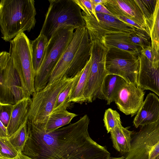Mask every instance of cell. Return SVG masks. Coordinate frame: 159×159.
Instances as JSON below:
<instances>
[{"label": "cell", "mask_w": 159, "mask_h": 159, "mask_svg": "<svg viewBox=\"0 0 159 159\" xmlns=\"http://www.w3.org/2000/svg\"><path fill=\"white\" fill-rule=\"evenodd\" d=\"M91 48V41L85 26L76 28L70 43L52 70L47 85L64 76L70 78L75 77L90 59Z\"/></svg>", "instance_id": "2"}, {"label": "cell", "mask_w": 159, "mask_h": 159, "mask_svg": "<svg viewBox=\"0 0 159 159\" xmlns=\"http://www.w3.org/2000/svg\"><path fill=\"white\" fill-rule=\"evenodd\" d=\"M0 103L14 105L25 97L21 80L9 52L0 53Z\"/></svg>", "instance_id": "8"}, {"label": "cell", "mask_w": 159, "mask_h": 159, "mask_svg": "<svg viewBox=\"0 0 159 159\" xmlns=\"http://www.w3.org/2000/svg\"><path fill=\"white\" fill-rule=\"evenodd\" d=\"M91 65V60L90 57L85 66L81 71L73 87L69 100L70 102L81 104L85 102L84 94L90 74Z\"/></svg>", "instance_id": "22"}, {"label": "cell", "mask_w": 159, "mask_h": 159, "mask_svg": "<svg viewBox=\"0 0 159 159\" xmlns=\"http://www.w3.org/2000/svg\"><path fill=\"white\" fill-rule=\"evenodd\" d=\"M139 65V56L117 48L107 49L106 68L108 74L119 76L137 86Z\"/></svg>", "instance_id": "10"}, {"label": "cell", "mask_w": 159, "mask_h": 159, "mask_svg": "<svg viewBox=\"0 0 159 159\" xmlns=\"http://www.w3.org/2000/svg\"><path fill=\"white\" fill-rule=\"evenodd\" d=\"M145 92L136 85L126 82L115 101L119 110L132 117L136 115L144 101Z\"/></svg>", "instance_id": "13"}, {"label": "cell", "mask_w": 159, "mask_h": 159, "mask_svg": "<svg viewBox=\"0 0 159 159\" xmlns=\"http://www.w3.org/2000/svg\"><path fill=\"white\" fill-rule=\"evenodd\" d=\"M48 42L47 39L40 34L34 40H30L32 59L35 76L44 61Z\"/></svg>", "instance_id": "23"}, {"label": "cell", "mask_w": 159, "mask_h": 159, "mask_svg": "<svg viewBox=\"0 0 159 159\" xmlns=\"http://www.w3.org/2000/svg\"><path fill=\"white\" fill-rule=\"evenodd\" d=\"M0 137H8L7 127L0 121Z\"/></svg>", "instance_id": "35"}, {"label": "cell", "mask_w": 159, "mask_h": 159, "mask_svg": "<svg viewBox=\"0 0 159 159\" xmlns=\"http://www.w3.org/2000/svg\"><path fill=\"white\" fill-rule=\"evenodd\" d=\"M103 4L111 13L121 14L147 30V20L135 0H106Z\"/></svg>", "instance_id": "15"}, {"label": "cell", "mask_w": 159, "mask_h": 159, "mask_svg": "<svg viewBox=\"0 0 159 159\" xmlns=\"http://www.w3.org/2000/svg\"><path fill=\"white\" fill-rule=\"evenodd\" d=\"M126 82L119 76L107 74L103 81L97 98L105 100L107 104L110 105L115 102L120 89Z\"/></svg>", "instance_id": "19"}, {"label": "cell", "mask_w": 159, "mask_h": 159, "mask_svg": "<svg viewBox=\"0 0 159 159\" xmlns=\"http://www.w3.org/2000/svg\"><path fill=\"white\" fill-rule=\"evenodd\" d=\"M74 78L64 76L43 89L34 92L28 115L27 121L34 125L43 123L53 110L60 93Z\"/></svg>", "instance_id": "7"}, {"label": "cell", "mask_w": 159, "mask_h": 159, "mask_svg": "<svg viewBox=\"0 0 159 159\" xmlns=\"http://www.w3.org/2000/svg\"><path fill=\"white\" fill-rule=\"evenodd\" d=\"M129 127H124L121 125L116 126L110 132L114 148L121 154H126L131 148L132 136L133 131Z\"/></svg>", "instance_id": "21"}, {"label": "cell", "mask_w": 159, "mask_h": 159, "mask_svg": "<svg viewBox=\"0 0 159 159\" xmlns=\"http://www.w3.org/2000/svg\"><path fill=\"white\" fill-rule=\"evenodd\" d=\"M155 159H159V155H158L157 157Z\"/></svg>", "instance_id": "38"}, {"label": "cell", "mask_w": 159, "mask_h": 159, "mask_svg": "<svg viewBox=\"0 0 159 159\" xmlns=\"http://www.w3.org/2000/svg\"><path fill=\"white\" fill-rule=\"evenodd\" d=\"M49 5L40 32L49 41L63 26L76 29L85 26L81 9L74 0H49Z\"/></svg>", "instance_id": "4"}, {"label": "cell", "mask_w": 159, "mask_h": 159, "mask_svg": "<svg viewBox=\"0 0 159 159\" xmlns=\"http://www.w3.org/2000/svg\"><path fill=\"white\" fill-rule=\"evenodd\" d=\"M147 23V31L152 47L156 51L159 52V0H157L154 11Z\"/></svg>", "instance_id": "24"}, {"label": "cell", "mask_w": 159, "mask_h": 159, "mask_svg": "<svg viewBox=\"0 0 159 159\" xmlns=\"http://www.w3.org/2000/svg\"><path fill=\"white\" fill-rule=\"evenodd\" d=\"M13 105L0 103V121L7 127L10 121Z\"/></svg>", "instance_id": "30"}, {"label": "cell", "mask_w": 159, "mask_h": 159, "mask_svg": "<svg viewBox=\"0 0 159 159\" xmlns=\"http://www.w3.org/2000/svg\"><path fill=\"white\" fill-rule=\"evenodd\" d=\"M28 138L27 121L8 137L9 141L18 153L22 152Z\"/></svg>", "instance_id": "25"}, {"label": "cell", "mask_w": 159, "mask_h": 159, "mask_svg": "<svg viewBox=\"0 0 159 159\" xmlns=\"http://www.w3.org/2000/svg\"><path fill=\"white\" fill-rule=\"evenodd\" d=\"M74 1L82 10V12L87 15L93 16L96 20H98V18L95 9V6L93 4L91 0Z\"/></svg>", "instance_id": "29"}, {"label": "cell", "mask_w": 159, "mask_h": 159, "mask_svg": "<svg viewBox=\"0 0 159 159\" xmlns=\"http://www.w3.org/2000/svg\"><path fill=\"white\" fill-rule=\"evenodd\" d=\"M139 57L137 86L143 91H152L159 97V59L152 62L141 54Z\"/></svg>", "instance_id": "14"}, {"label": "cell", "mask_w": 159, "mask_h": 159, "mask_svg": "<svg viewBox=\"0 0 159 159\" xmlns=\"http://www.w3.org/2000/svg\"><path fill=\"white\" fill-rule=\"evenodd\" d=\"M95 9L96 13H101L113 16L103 4L96 5L95 7Z\"/></svg>", "instance_id": "33"}, {"label": "cell", "mask_w": 159, "mask_h": 159, "mask_svg": "<svg viewBox=\"0 0 159 159\" xmlns=\"http://www.w3.org/2000/svg\"><path fill=\"white\" fill-rule=\"evenodd\" d=\"M9 52L19 75L25 98L34 92L35 74L30 48V40L25 33L17 35L10 42Z\"/></svg>", "instance_id": "5"}, {"label": "cell", "mask_w": 159, "mask_h": 159, "mask_svg": "<svg viewBox=\"0 0 159 159\" xmlns=\"http://www.w3.org/2000/svg\"><path fill=\"white\" fill-rule=\"evenodd\" d=\"M127 40L132 43L140 46L142 49L151 45L150 38L148 33L137 28L133 33L128 35Z\"/></svg>", "instance_id": "26"}, {"label": "cell", "mask_w": 159, "mask_h": 159, "mask_svg": "<svg viewBox=\"0 0 159 159\" xmlns=\"http://www.w3.org/2000/svg\"><path fill=\"white\" fill-rule=\"evenodd\" d=\"M32 98H24L13 105L10 121L7 127L8 137L27 121Z\"/></svg>", "instance_id": "18"}, {"label": "cell", "mask_w": 159, "mask_h": 159, "mask_svg": "<svg viewBox=\"0 0 159 159\" xmlns=\"http://www.w3.org/2000/svg\"><path fill=\"white\" fill-rule=\"evenodd\" d=\"M29 138L22 153L33 159H80L81 119L47 132L27 121Z\"/></svg>", "instance_id": "1"}, {"label": "cell", "mask_w": 159, "mask_h": 159, "mask_svg": "<svg viewBox=\"0 0 159 159\" xmlns=\"http://www.w3.org/2000/svg\"><path fill=\"white\" fill-rule=\"evenodd\" d=\"M145 17L147 20L152 15L148 8L143 4L142 0H135Z\"/></svg>", "instance_id": "32"}, {"label": "cell", "mask_w": 159, "mask_h": 159, "mask_svg": "<svg viewBox=\"0 0 159 159\" xmlns=\"http://www.w3.org/2000/svg\"><path fill=\"white\" fill-rule=\"evenodd\" d=\"M18 153L8 137H0V159H12Z\"/></svg>", "instance_id": "28"}, {"label": "cell", "mask_w": 159, "mask_h": 159, "mask_svg": "<svg viewBox=\"0 0 159 159\" xmlns=\"http://www.w3.org/2000/svg\"><path fill=\"white\" fill-rule=\"evenodd\" d=\"M133 134L130 150L124 159H155L159 155V120L141 126Z\"/></svg>", "instance_id": "9"}, {"label": "cell", "mask_w": 159, "mask_h": 159, "mask_svg": "<svg viewBox=\"0 0 159 159\" xmlns=\"http://www.w3.org/2000/svg\"><path fill=\"white\" fill-rule=\"evenodd\" d=\"M12 159H33L24 154L22 152L18 153L17 156Z\"/></svg>", "instance_id": "36"}, {"label": "cell", "mask_w": 159, "mask_h": 159, "mask_svg": "<svg viewBox=\"0 0 159 159\" xmlns=\"http://www.w3.org/2000/svg\"><path fill=\"white\" fill-rule=\"evenodd\" d=\"M159 120V98L155 94L148 93L134 119V126L138 128L151 124Z\"/></svg>", "instance_id": "16"}, {"label": "cell", "mask_w": 159, "mask_h": 159, "mask_svg": "<svg viewBox=\"0 0 159 159\" xmlns=\"http://www.w3.org/2000/svg\"><path fill=\"white\" fill-rule=\"evenodd\" d=\"M82 12L90 40L97 39L99 41L107 34H130L133 33L136 29L112 16L97 13V20L93 16Z\"/></svg>", "instance_id": "12"}, {"label": "cell", "mask_w": 159, "mask_h": 159, "mask_svg": "<svg viewBox=\"0 0 159 159\" xmlns=\"http://www.w3.org/2000/svg\"><path fill=\"white\" fill-rule=\"evenodd\" d=\"M91 65L88 80L84 94L85 102H92L98 97L106 75L107 49L99 41L90 40Z\"/></svg>", "instance_id": "11"}, {"label": "cell", "mask_w": 159, "mask_h": 159, "mask_svg": "<svg viewBox=\"0 0 159 159\" xmlns=\"http://www.w3.org/2000/svg\"><path fill=\"white\" fill-rule=\"evenodd\" d=\"M103 120L107 133H110L116 126L122 124L119 114L111 108L106 110Z\"/></svg>", "instance_id": "27"}, {"label": "cell", "mask_w": 159, "mask_h": 159, "mask_svg": "<svg viewBox=\"0 0 159 159\" xmlns=\"http://www.w3.org/2000/svg\"><path fill=\"white\" fill-rule=\"evenodd\" d=\"M157 0H142L143 4L152 14L155 8Z\"/></svg>", "instance_id": "34"}, {"label": "cell", "mask_w": 159, "mask_h": 159, "mask_svg": "<svg viewBox=\"0 0 159 159\" xmlns=\"http://www.w3.org/2000/svg\"><path fill=\"white\" fill-rule=\"evenodd\" d=\"M75 29L71 26L62 27L52 35L44 61L35 76L34 92L40 91L47 86L52 70L72 40Z\"/></svg>", "instance_id": "6"}, {"label": "cell", "mask_w": 159, "mask_h": 159, "mask_svg": "<svg viewBox=\"0 0 159 159\" xmlns=\"http://www.w3.org/2000/svg\"><path fill=\"white\" fill-rule=\"evenodd\" d=\"M67 108L65 106H60L52 110L43 123L39 125H34L47 132L53 131L67 125L74 118L78 116L68 111Z\"/></svg>", "instance_id": "17"}, {"label": "cell", "mask_w": 159, "mask_h": 159, "mask_svg": "<svg viewBox=\"0 0 159 159\" xmlns=\"http://www.w3.org/2000/svg\"><path fill=\"white\" fill-rule=\"evenodd\" d=\"M129 34L117 33L107 34L99 41L107 49L117 48L139 56L142 49L127 41V36Z\"/></svg>", "instance_id": "20"}, {"label": "cell", "mask_w": 159, "mask_h": 159, "mask_svg": "<svg viewBox=\"0 0 159 159\" xmlns=\"http://www.w3.org/2000/svg\"><path fill=\"white\" fill-rule=\"evenodd\" d=\"M140 53L152 62L159 59V52L156 51L152 48L151 45L142 49Z\"/></svg>", "instance_id": "31"}, {"label": "cell", "mask_w": 159, "mask_h": 159, "mask_svg": "<svg viewBox=\"0 0 159 159\" xmlns=\"http://www.w3.org/2000/svg\"><path fill=\"white\" fill-rule=\"evenodd\" d=\"M34 0H1L0 27L2 39L10 42L20 33L30 32L35 25Z\"/></svg>", "instance_id": "3"}, {"label": "cell", "mask_w": 159, "mask_h": 159, "mask_svg": "<svg viewBox=\"0 0 159 159\" xmlns=\"http://www.w3.org/2000/svg\"><path fill=\"white\" fill-rule=\"evenodd\" d=\"M106 1V0H91L92 3L95 6L99 4H103Z\"/></svg>", "instance_id": "37"}]
</instances>
